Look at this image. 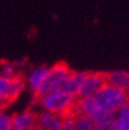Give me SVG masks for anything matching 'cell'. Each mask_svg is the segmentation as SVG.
<instances>
[{
    "mask_svg": "<svg viewBox=\"0 0 129 130\" xmlns=\"http://www.w3.org/2000/svg\"><path fill=\"white\" fill-rule=\"evenodd\" d=\"M71 69L66 62H57L52 65V68L49 69L44 81L42 83L38 91L33 94V103H37L43 96L50 94L52 92H57L59 86L64 83V80L70 74Z\"/></svg>",
    "mask_w": 129,
    "mask_h": 130,
    "instance_id": "cell-1",
    "label": "cell"
},
{
    "mask_svg": "<svg viewBox=\"0 0 129 130\" xmlns=\"http://www.w3.org/2000/svg\"><path fill=\"white\" fill-rule=\"evenodd\" d=\"M100 107L112 113L120 109L128 103V96L124 89L106 84L92 96Z\"/></svg>",
    "mask_w": 129,
    "mask_h": 130,
    "instance_id": "cell-2",
    "label": "cell"
},
{
    "mask_svg": "<svg viewBox=\"0 0 129 130\" xmlns=\"http://www.w3.org/2000/svg\"><path fill=\"white\" fill-rule=\"evenodd\" d=\"M26 87V76L21 73L13 79L0 76V111L8 108Z\"/></svg>",
    "mask_w": 129,
    "mask_h": 130,
    "instance_id": "cell-3",
    "label": "cell"
},
{
    "mask_svg": "<svg viewBox=\"0 0 129 130\" xmlns=\"http://www.w3.org/2000/svg\"><path fill=\"white\" fill-rule=\"evenodd\" d=\"M75 100V95L65 92H52L43 96L38 102L47 111L58 114L59 116L66 110Z\"/></svg>",
    "mask_w": 129,
    "mask_h": 130,
    "instance_id": "cell-4",
    "label": "cell"
},
{
    "mask_svg": "<svg viewBox=\"0 0 129 130\" xmlns=\"http://www.w3.org/2000/svg\"><path fill=\"white\" fill-rule=\"evenodd\" d=\"M107 84L105 79V72H93V71H87L84 83L81 84L80 88L78 89L77 94L75 95L76 99L83 100L86 98L93 96L100 88Z\"/></svg>",
    "mask_w": 129,
    "mask_h": 130,
    "instance_id": "cell-5",
    "label": "cell"
},
{
    "mask_svg": "<svg viewBox=\"0 0 129 130\" xmlns=\"http://www.w3.org/2000/svg\"><path fill=\"white\" fill-rule=\"evenodd\" d=\"M80 108H81V113L84 115H86V116H89L90 119H92L95 123L114 119V114H115L100 107L98 105V102L92 96L80 100Z\"/></svg>",
    "mask_w": 129,
    "mask_h": 130,
    "instance_id": "cell-6",
    "label": "cell"
},
{
    "mask_svg": "<svg viewBox=\"0 0 129 130\" xmlns=\"http://www.w3.org/2000/svg\"><path fill=\"white\" fill-rule=\"evenodd\" d=\"M37 111L26 109L22 113H15L11 116L13 130H38Z\"/></svg>",
    "mask_w": 129,
    "mask_h": 130,
    "instance_id": "cell-7",
    "label": "cell"
},
{
    "mask_svg": "<svg viewBox=\"0 0 129 130\" xmlns=\"http://www.w3.org/2000/svg\"><path fill=\"white\" fill-rule=\"evenodd\" d=\"M38 130H64V120L58 114L42 111L37 114Z\"/></svg>",
    "mask_w": 129,
    "mask_h": 130,
    "instance_id": "cell-8",
    "label": "cell"
},
{
    "mask_svg": "<svg viewBox=\"0 0 129 130\" xmlns=\"http://www.w3.org/2000/svg\"><path fill=\"white\" fill-rule=\"evenodd\" d=\"M86 76H87V71L86 72H77V71H71L67 78L64 80L61 86H59L57 92H65L69 94L76 95L78 89L80 88L81 84L84 83Z\"/></svg>",
    "mask_w": 129,
    "mask_h": 130,
    "instance_id": "cell-9",
    "label": "cell"
},
{
    "mask_svg": "<svg viewBox=\"0 0 129 130\" xmlns=\"http://www.w3.org/2000/svg\"><path fill=\"white\" fill-rule=\"evenodd\" d=\"M105 79L108 85L122 88L124 91L129 89V73L126 71L105 72Z\"/></svg>",
    "mask_w": 129,
    "mask_h": 130,
    "instance_id": "cell-10",
    "label": "cell"
},
{
    "mask_svg": "<svg viewBox=\"0 0 129 130\" xmlns=\"http://www.w3.org/2000/svg\"><path fill=\"white\" fill-rule=\"evenodd\" d=\"M49 69L47 68L46 65H42L40 68L35 69V70L32 72L29 78V83H30V87H32V92L33 94H35L38 91V88L41 87L42 83L44 81L47 74H48Z\"/></svg>",
    "mask_w": 129,
    "mask_h": 130,
    "instance_id": "cell-11",
    "label": "cell"
},
{
    "mask_svg": "<svg viewBox=\"0 0 129 130\" xmlns=\"http://www.w3.org/2000/svg\"><path fill=\"white\" fill-rule=\"evenodd\" d=\"M19 64L16 63H11L8 60H0V76L4 78L13 79L15 77L20 76L22 71L19 70Z\"/></svg>",
    "mask_w": 129,
    "mask_h": 130,
    "instance_id": "cell-12",
    "label": "cell"
},
{
    "mask_svg": "<svg viewBox=\"0 0 129 130\" xmlns=\"http://www.w3.org/2000/svg\"><path fill=\"white\" fill-rule=\"evenodd\" d=\"M73 130H94L95 122L89 116L80 114L76 119H73Z\"/></svg>",
    "mask_w": 129,
    "mask_h": 130,
    "instance_id": "cell-13",
    "label": "cell"
},
{
    "mask_svg": "<svg viewBox=\"0 0 129 130\" xmlns=\"http://www.w3.org/2000/svg\"><path fill=\"white\" fill-rule=\"evenodd\" d=\"M119 130H129V106L126 105L120 109V114L116 120Z\"/></svg>",
    "mask_w": 129,
    "mask_h": 130,
    "instance_id": "cell-14",
    "label": "cell"
},
{
    "mask_svg": "<svg viewBox=\"0 0 129 130\" xmlns=\"http://www.w3.org/2000/svg\"><path fill=\"white\" fill-rule=\"evenodd\" d=\"M94 130H119L115 119H110L104 122H97L94 125Z\"/></svg>",
    "mask_w": 129,
    "mask_h": 130,
    "instance_id": "cell-15",
    "label": "cell"
},
{
    "mask_svg": "<svg viewBox=\"0 0 129 130\" xmlns=\"http://www.w3.org/2000/svg\"><path fill=\"white\" fill-rule=\"evenodd\" d=\"M0 130H13L11 117L0 113Z\"/></svg>",
    "mask_w": 129,
    "mask_h": 130,
    "instance_id": "cell-16",
    "label": "cell"
},
{
    "mask_svg": "<svg viewBox=\"0 0 129 130\" xmlns=\"http://www.w3.org/2000/svg\"><path fill=\"white\" fill-rule=\"evenodd\" d=\"M127 105H128V106H129V102H128V103H127Z\"/></svg>",
    "mask_w": 129,
    "mask_h": 130,
    "instance_id": "cell-17",
    "label": "cell"
}]
</instances>
